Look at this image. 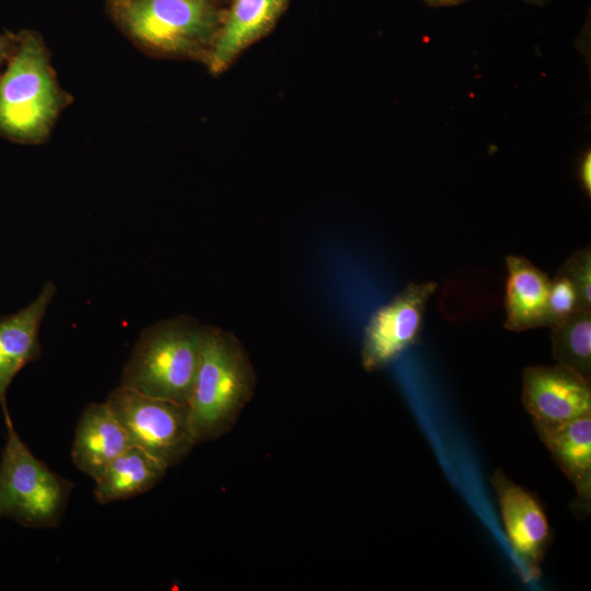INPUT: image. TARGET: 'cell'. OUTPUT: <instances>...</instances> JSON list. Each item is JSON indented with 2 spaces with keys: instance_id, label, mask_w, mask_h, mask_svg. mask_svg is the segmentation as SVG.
<instances>
[{
  "instance_id": "14",
  "label": "cell",
  "mask_w": 591,
  "mask_h": 591,
  "mask_svg": "<svg viewBox=\"0 0 591 591\" xmlns=\"http://www.w3.org/2000/svg\"><path fill=\"white\" fill-rule=\"evenodd\" d=\"M553 460L575 486L573 510L589 514L591 502V415L537 432Z\"/></svg>"
},
{
  "instance_id": "5",
  "label": "cell",
  "mask_w": 591,
  "mask_h": 591,
  "mask_svg": "<svg viewBox=\"0 0 591 591\" xmlns=\"http://www.w3.org/2000/svg\"><path fill=\"white\" fill-rule=\"evenodd\" d=\"M7 442L0 459V518L28 528H56L67 510L73 484L34 456L4 418Z\"/></svg>"
},
{
  "instance_id": "22",
  "label": "cell",
  "mask_w": 591,
  "mask_h": 591,
  "mask_svg": "<svg viewBox=\"0 0 591 591\" xmlns=\"http://www.w3.org/2000/svg\"><path fill=\"white\" fill-rule=\"evenodd\" d=\"M523 1L532 5L542 7L549 3L552 0H523Z\"/></svg>"
},
{
  "instance_id": "16",
  "label": "cell",
  "mask_w": 591,
  "mask_h": 591,
  "mask_svg": "<svg viewBox=\"0 0 591 591\" xmlns=\"http://www.w3.org/2000/svg\"><path fill=\"white\" fill-rule=\"evenodd\" d=\"M557 363L591 378V310H578L551 327Z\"/></svg>"
},
{
  "instance_id": "8",
  "label": "cell",
  "mask_w": 591,
  "mask_h": 591,
  "mask_svg": "<svg viewBox=\"0 0 591 591\" xmlns=\"http://www.w3.org/2000/svg\"><path fill=\"white\" fill-rule=\"evenodd\" d=\"M522 403L537 432L555 429L591 415L590 380L559 363L528 367Z\"/></svg>"
},
{
  "instance_id": "9",
  "label": "cell",
  "mask_w": 591,
  "mask_h": 591,
  "mask_svg": "<svg viewBox=\"0 0 591 591\" xmlns=\"http://www.w3.org/2000/svg\"><path fill=\"white\" fill-rule=\"evenodd\" d=\"M490 479L510 546L528 577L537 579L552 542L544 509L532 493L512 482L502 471H496Z\"/></svg>"
},
{
  "instance_id": "13",
  "label": "cell",
  "mask_w": 591,
  "mask_h": 591,
  "mask_svg": "<svg viewBox=\"0 0 591 591\" xmlns=\"http://www.w3.org/2000/svg\"><path fill=\"white\" fill-rule=\"evenodd\" d=\"M505 327L523 332L552 327L548 298L551 278L523 256L506 257Z\"/></svg>"
},
{
  "instance_id": "4",
  "label": "cell",
  "mask_w": 591,
  "mask_h": 591,
  "mask_svg": "<svg viewBox=\"0 0 591 591\" xmlns=\"http://www.w3.org/2000/svg\"><path fill=\"white\" fill-rule=\"evenodd\" d=\"M205 325L179 314L143 329L121 373L120 385L188 405L199 369Z\"/></svg>"
},
{
  "instance_id": "20",
  "label": "cell",
  "mask_w": 591,
  "mask_h": 591,
  "mask_svg": "<svg viewBox=\"0 0 591 591\" xmlns=\"http://www.w3.org/2000/svg\"><path fill=\"white\" fill-rule=\"evenodd\" d=\"M19 40V34L5 33L0 35V73L2 67L13 54Z\"/></svg>"
},
{
  "instance_id": "1",
  "label": "cell",
  "mask_w": 591,
  "mask_h": 591,
  "mask_svg": "<svg viewBox=\"0 0 591 591\" xmlns=\"http://www.w3.org/2000/svg\"><path fill=\"white\" fill-rule=\"evenodd\" d=\"M257 375L245 348L230 331L205 325L201 357L190 399L197 443L224 436L251 402Z\"/></svg>"
},
{
  "instance_id": "12",
  "label": "cell",
  "mask_w": 591,
  "mask_h": 591,
  "mask_svg": "<svg viewBox=\"0 0 591 591\" xmlns=\"http://www.w3.org/2000/svg\"><path fill=\"white\" fill-rule=\"evenodd\" d=\"M131 444L106 402L82 412L71 449L73 465L96 482L108 465Z\"/></svg>"
},
{
  "instance_id": "19",
  "label": "cell",
  "mask_w": 591,
  "mask_h": 591,
  "mask_svg": "<svg viewBox=\"0 0 591 591\" xmlns=\"http://www.w3.org/2000/svg\"><path fill=\"white\" fill-rule=\"evenodd\" d=\"M579 183L586 195H591V152L587 150L579 159L578 166Z\"/></svg>"
},
{
  "instance_id": "3",
  "label": "cell",
  "mask_w": 591,
  "mask_h": 591,
  "mask_svg": "<svg viewBox=\"0 0 591 591\" xmlns=\"http://www.w3.org/2000/svg\"><path fill=\"white\" fill-rule=\"evenodd\" d=\"M113 3L120 28L146 51L207 62L225 8L218 0H126Z\"/></svg>"
},
{
  "instance_id": "7",
  "label": "cell",
  "mask_w": 591,
  "mask_h": 591,
  "mask_svg": "<svg viewBox=\"0 0 591 591\" xmlns=\"http://www.w3.org/2000/svg\"><path fill=\"white\" fill-rule=\"evenodd\" d=\"M433 281L408 283L389 303L380 306L366 325L361 362L366 371L381 370L419 341Z\"/></svg>"
},
{
  "instance_id": "17",
  "label": "cell",
  "mask_w": 591,
  "mask_h": 591,
  "mask_svg": "<svg viewBox=\"0 0 591 591\" xmlns=\"http://www.w3.org/2000/svg\"><path fill=\"white\" fill-rule=\"evenodd\" d=\"M575 286L581 308L591 310V250L586 246L576 251L558 269Z\"/></svg>"
},
{
  "instance_id": "23",
  "label": "cell",
  "mask_w": 591,
  "mask_h": 591,
  "mask_svg": "<svg viewBox=\"0 0 591 591\" xmlns=\"http://www.w3.org/2000/svg\"><path fill=\"white\" fill-rule=\"evenodd\" d=\"M120 1H126V0H112V2H120Z\"/></svg>"
},
{
  "instance_id": "15",
  "label": "cell",
  "mask_w": 591,
  "mask_h": 591,
  "mask_svg": "<svg viewBox=\"0 0 591 591\" xmlns=\"http://www.w3.org/2000/svg\"><path fill=\"white\" fill-rule=\"evenodd\" d=\"M167 470L144 450L130 445L95 482L94 499L100 505H107L147 493L165 476Z\"/></svg>"
},
{
  "instance_id": "21",
  "label": "cell",
  "mask_w": 591,
  "mask_h": 591,
  "mask_svg": "<svg viewBox=\"0 0 591 591\" xmlns=\"http://www.w3.org/2000/svg\"><path fill=\"white\" fill-rule=\"evenodd\" d=\"M428 5L431 7H453L461 3H464L468 0H424Z\"/></svg>"
},
{
  "instance_id": "18",
  "label": "cell",
  "mask_w": 591,
  "mask_h": 591,
  "mask_svg": "<svg viewBox=\"0 0 591 591\" xmlns=\"http://www.w3.org/2000/svg\"><path fill=\"white\" fill-rule=\"evenodd\" d=\"M548 305L553 321L552 326L576 311L583 310L573 283L565 275L558 271L554 278H551Z\"/></svg>"
},
{
  "instance_id": "10",
  "label": "cell",
  "mask_w": 591,
  "mask_h": 591,
  "mask_svg": "<svg viewBox=\"0 0 591 591\" xmlns=\"http://www.w3.org/2000/svg\"><path fill=\"white\" fill-rule=\"evenodd\" d=\"M56 285L47 280L37 297L15 313L0 316V405L10 417L7 392L15 375L42 356L39 327L56 294Z\"/></svg>"
},
{
  "instance_id": "11",
  "label": "cell",
  "mask_w": 591,
  "mask_h": 591,
  "mask_svg": "<svg viewBox=\"0 0 591 591\" xmlns=\"http://www.w3.org/2000/svg\"><path fill=\"white\" fill-rule=\"evenodd\" d=\"M290 0H232L207 66L212 73H221L247 47L262 39L275 27Z\"/></svg>"
},
{
  "instance_id": "6",
  "label": "cell",
  "mask_w": 591,
  "mask_h": 591,
  "mask_svg": "<svg viewBox=\"0 0 591 591\" xmlns=\"http://www.w3.org/2000/svg\"><path fill=\"white\" fill-rule=\"evenodd\" d=\"M106 403L132 445L167 468L181 463L197 444L186 404L149 396L118 385Z\"/></svg>"
},
{
  "instance_id": "2",
  "label": "cell",
  "mask_w": 591,
  "mask_h": 591,
  "mask_svg": "<svg viewBox=\"0 0 591 591\" xmlns=\"http://www.w3.org/2000/svg\"><path fill=\"white\" fill-rule=\"evenodd\" d=\"M70 101L57 82L39 35L19 33L16 47L0 73V135L19 143H40Z\"/></svg>"
}]
</instances>
